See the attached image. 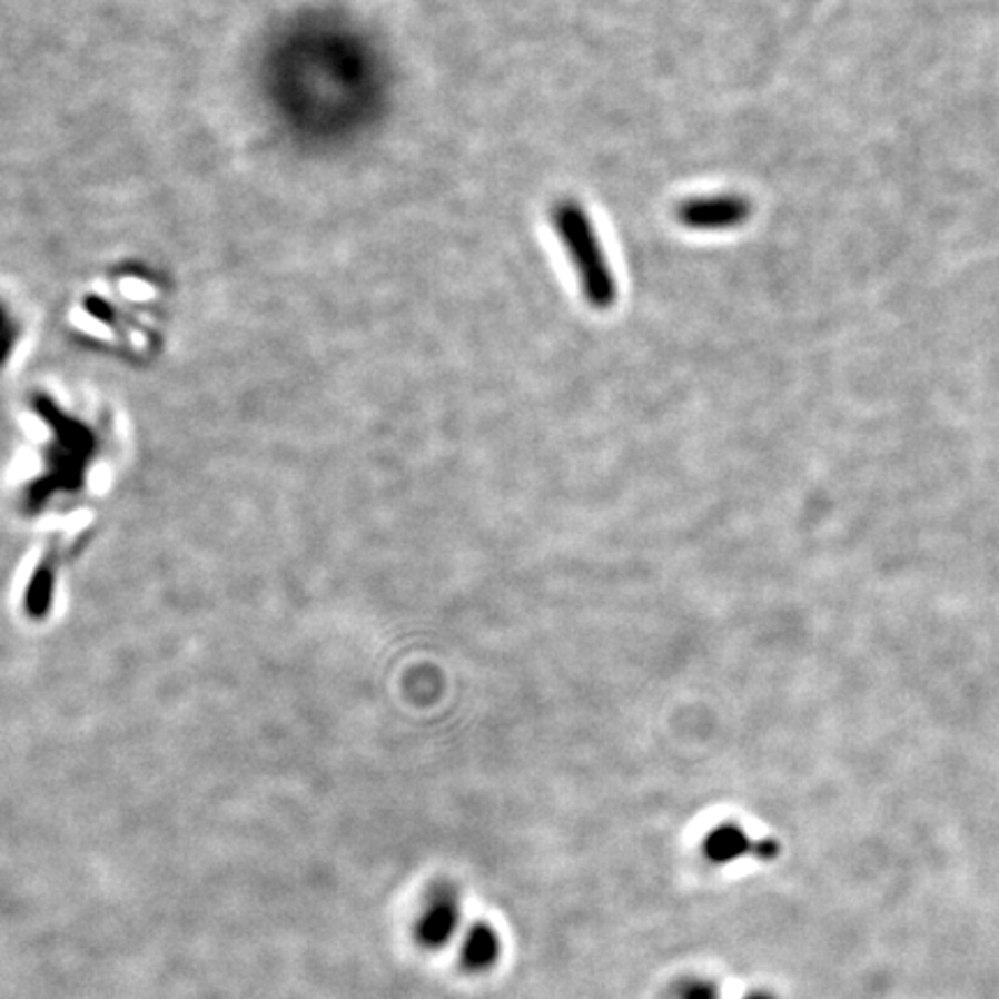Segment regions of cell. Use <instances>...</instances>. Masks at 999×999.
<instances>
[{
  "label": "cell",
  "instance_id": "cell-2",
  "mask_svg": "<svg viewBox=\"0 0 999 999\" xmlns=\"http://www.w3.org/2000/svg\"><path fill=\"white\" fill-rule=\"evenodd\" d=\"M752 201L739 192H715L683 199L675 207V220L692 231H729L745 225Z\"/></svg>",
  "mask_w": 999,
  "mask_h": 999
},
{
  "label": "cell",
  "instance_id": "cell-3",
  "mask_svg": "<svg viewBox=\"0 0 999 999\" xmlns=\"http://www.w3.org/2000/svg\"><path fill=\"white\" fill-rule=\"evenodd\" d=\"M748 849H750V840L745 838V833L739 829H729V827L718 829L706 842L709 857L720 863H726L731 859H739V857L748 854Z\"/></svg>",
  "mask_w": 999,
  "mask_h": 999
},
{
  "label": "cell",
  "instance_id": "cell-1",
  "mask_svg": "<svg viewBox=\"0 0 999 999\" xmlns=\"http://www.w3.org/2000/svg\"><path fill=\"white\" fill-rule=\"evenodd\" d=\"M551 222L576 271L585 304L600 313L613 308L619 299V283H615L600 234L581 201L567 197L557 199L551 207Z\"/></svg>",
  "mask_w": 999,
  "mask_h": 999
}]
</instances>
